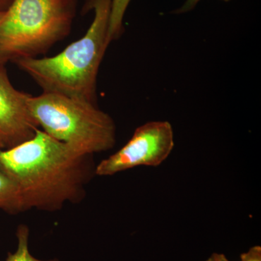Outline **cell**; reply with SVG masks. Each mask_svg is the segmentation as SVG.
<instances>
[{"mask_svg": "<svg viewBox=\"0 0 261 261\" xmlns=\"http://www.w3.org/2000/svg\"><path fill=\"white\" fill-rule=\"evenodd\" d=\"M95 167L92 156L77 154L41 128L29 140L0 149V170L16 183L23 212H55L80 203Z\"/></svg>", "mask_w": 261, "mask_h": 261, "instance_id": "cell-1", "label": "cell"}, {"mask_svg": "<svg viewBox=\"0 0 261 261\" xmlns=\"http://www.w3.org/2000/svg\"><path fill=\"white\" fill-rule=\"evenodd\" d=\"M111 0H87L84 11L94 18L83 37L59 54L48 58H27L15 61L42 88L56 93L95 103L97 79L108 40Z\"/></svg>", "mask_w": 261, "mask_h": 261, "instance_id": "cell-2", "label": "cell"}, {"mask_svg": "<svg viewBox=\"0 0 261 261\" xmlns=\"http://www.w3.org/2000/svg\"><path fill=\"white\" fill-rule=\"evenodd\" d=\"M77 0H13L0 23V63L37 58L69 34Z\"/></svg>", "mask_w": 261, "mask_h": 261, "instance_id": "cell-3", "label": "cell"}, {"mask_svg": "<svg viewBox=\"0 0 261 261\" xmlns=\"http://www.w3.org/2000/svg\"><path fill=\"white\" fill-rule=\"evenodd\" d=\"M39 128L81 155L112 149L116 128L112 117L95 103L62 94L42 92L29 99Z\"/></svg>", "mask_w": 261, "mask_h": 261, "instance_id": "cell-4", "label": "cell"}, {"mask_svg": "<svg viewBox=\"0 0 261 261\" xmlns=\"http://www.w3.org/2000/svg\"><path fill=\"white\" fill-rule=\"evenodd\" d=\"M173 147L174 137L169 122H147L136 128L119 150L98 163L95 175L113 176L138 166H159L168 159Z\"/></svg>", "mask_w": 261, "mask_h": 261, "instance_id": "cell-5", "label": "cell"}, {"mask_svg": "<svg viewBox=\"0 0 261 261\" xmlns=\"http://www.w3.org/2000/svg\"><path fill=\"white\" fill-rule=\"evenodd\" d=\"M31 96L13 87L0 63V140L5 148L29 140L40 128L29 108Z\"/></svg>", "mask_w": 261, "mask_h": 261, "instance_id": "cell-6", "label": "cell"}, {"mask_svg": "<svg viewBox=\"0 0 261 261\" xmlns=\"http://www.w3.org/2000/svg\"><path fill=\"white\" fill-rule=\"evenodd\" d=\"M0 210L10 214L23 212L20 192L9 175L0 170Z\"/></svg>", "mask_w": 261, "mask_h": 261, "instance_id": "cell-7", "label": "cell"}, {"mask_svg": "<svg viewBox=\"0 0 261 261\" xmlns=\"http://www.w3.org/2000/svg\"><path fill=\"white\" fill-rule=\"evenodd\" d=\"M132 0H111V15L108 27V43L119 39L124 31L123 20Z\"/></svg>", "mask_w": 261, "mask_h": 261, "instance_id": "cell-8", "label": "cell"}, {"mask_svg": "<svg viewBox=\"0 0 261 261\" xmlns=\"http://www.w3.org/2000/svg\"><path fill=\"white\" fill-rule=\"evenodd\" d=\"M29 233L30 231L27 225H19L16 231L18 248L14 253H8L6 261H60L58 259L49 260H39L33 256L29 250Z\"/></svg>", "mask_w": 261, "mask_h": 261, "instance_id": "cell-9", "label": "cell"}, {"mask_svg": "<svg viewBox=\"0 0 261 261\" xmlns=\"http://www.w3.org/2000/svg\"><path fill=\"white\" fill-rule=\"evenodd\" d=\"M240 261H261V247L256 245L240 255Z\"/></svg>", "mask_w": 261, "mask_h": 261, "instance_id": "cell-10", "label": "cell"}, {"mask_svg": "<svg viewBox=\"0 0 261 261\" xmlns=\"http://www.w3.org/2000/svg\"><path fill=\"white\" fill-rule=\"evenodd\" d=\"M201 0H186L185 3L180 7L178 9L175 10L173 13L175 14H184V13H189L195 9L196 6ZM221 1L225 2V3H229L231 0H221Z\"/></svg>", "mask_w": 261, "mask_h": 261, "instance_id": "cell-11", "label": "cell"}, {"mask_svg": "<svg viewBox=\"0 0 261 261\" xmlns=\"http://www.w3.org/2000/svg\"><path fill=\"white\" fill-rule=\"evenodd\" d=\"M206 261H229L224 254L214 253Z\"/></svg>", "mask_w": 261, "mask_h": 261, "instance_id": "cell-12", "label": "cell"}, {"mask_svg": "<svg viewBox=\"0 0 261 261\" xmlns=\"http://www.w3.org/2000/svg\"><path fill=\"white\" fill-rule=\"evenodd\" d=\"M13 0H0V12H5L9 8Z\"/></svg>", "mask_w": 261, "mask_h": 261, "instance_id": "cell-13", "label": "cell"}, {"mask_svg": "<svg viewBox=\"0 0 261 261\" xmlns=\"http://www.w3.org/2000/svg\"><path fill=\"white\" fill-rule=\"evenodd\" d=\"M5 12H0V23L3 21V18H4Z\"/></svg>", "mask_w": 261, "mask_h": 261, "instance_id": "cell-14", "label": "cell"}, {"mask_svg": "<svg viewBox=\"0 0 261 261\" xmlns=\"http://www.w3.org/2000/svg\"><path fill=\"white\" fill-rule=\"evenodd\" d=\"M5 146L4 144L3 143V142H2L1 140H0V149H4Z\"/></svg>", "mask_w": 261, "mask_h": 261, "instance_id": "cell-15", "label": "cell"}, {"mask_svg": "<svg viewBox=\"0 0 261 261\" xmlns=\"http://www.w3.org/2000/svg\"><path fill=\"white\" fill-rule=\"evenodd\" d=\"M2 64H3V63H2Z\"/></svg>", "mask_w": 261, "mask_h": 261, "instance_id": "cell-16", "label": "cell"}]
</instances>
